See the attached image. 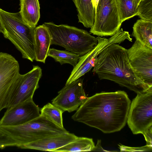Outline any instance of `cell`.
Segmentation results:
<instances>
[{"mask_svg": "<svg viewBox=\"0 0 152 152\" xmlns=\"http://www.w3.org/2000/svg\"><path fill=\"white\" fill-rule=\"evenodd\" d=\"M116 0L122 23L137 15V6L134 0Z\"/></svg>", "mask_w": 152, "mask_h": 152, "instance_id": "obj_20", "label": "cell"}, {"mask_svg": "<svg viewBox=\"0 0 152 152\" xmlns=\"http://www.w3.org/2000/svg\"><path fill=\"white\" fill-rule=\"evenodd\" d=\"M1 33L21 53L31 62L35 60L34 29L22 19L19 12L12 13L0 9Z\"/></svg>", "mask_w": 152, "mask_h": 152, "instance_id": "obj_3", "label": "cell"}, {"mask_svg": "<svg viewBox=\"0 0 152 152\" xmlns=\"http://www.w3.org/2000/svg\"><path fill=\"white\" fill-rule=\"evenodd\" d=\"M77 8L78 22L87 28H91L95 20V10L91 0H72Z\"/></svg>", "mask_w": 152, "mask_h": 152, "instance_id": "obj_16", "label": "cell"}, {"mask_svg": "<svg viewBox=\"0 0 152 152\" xmlns=\"http://www.w3.org/2000/svg\"><path fill=\"white\" fill-rule=\"evenodd\" d=\"M1 33V25H0V33Z\"/></svg>", "mask_w": 152, "mask_h": 152, "instance_id": "obj_28", "label": "cell"}, {"mask_svg": "<svg viewBox=\"0 0 152 152\" xmlns=\"http://www.w3.org/2000/svg\"><path fill=\"white\" fill-rule=\"evenodd\" d=\"M120 151H152V146L146 145L145 146L138 147H127L118 145Z\"/></svg>", "mask_w": 152, "mask_h": 152, "instance_id": "obj_24", "label": "cell"}, {"mask_svg": "<svg viewBox=\"0 0 152 152\" xmlns=\"http://www.w3.org/2000/svg\"><path fill=\"white\" fill-rule=\"evenodd\" d=\"M93 68L92 72L100 80L113 81L137 94L152 89L137 76L128 59L127 49L118 44H112L101 52Z\"/></svg>", "mask_w": 152, "mask_h": 152, "instance_id": "obj_2", "label": "cell"}, {"mask_svg": "<svg viewBox=\"0 0 152 152\" xmlns=\"http://www.w3.org/2000/svg\"><path fill=\"white\" fill-rule=\"evenodd\" d=\"M19 13L23 20L30 27L35 28L40 18L38 0H20Z\"/></svg>", "mask_w": 152, "mask_h": 152, "instance_id": "obj_15", "label": "cell"}, {"mask_svg": "<svg viewBox=\"0 0 152 152\" xmlns=\"http://www.w3.org/2000/svg\"><path fill=\"white\" fill-rule=\"evenodd\" d=\"M92 151H109L104 149L101 145V140H98L97 144Z\"/></svg>", "mask_w": 152, "mask_h": 152, "instance_id": "obj_26", "label": "cell"}, {"mask_svg": "<svg viewBox=\"0 0 152 152\" xmlns=\"http://www.w3.org/2000/svg\"><path fill=\"white\" fill-rule=\"evenodd\" d=\"M42 74V69L37 65H34L26 74H20L15 83L13 97L8 108L33 99L35 90L39 87Z\"/></svg>", "mask_w": 152, "mask_h": 152, "instance_id": "obj_11", "label": "cell"}, {"mask_svg": "<svg viewBox=\"0 0 152 152\" xmlns=\"http://www.w3.org/2000/svg\"></svg>", "mask_w": 152, "mask_h": 152, "instance_id": "obj_29", "label": "cell"}, {"mask_svg": "<svg viewBox=\"0 0 152 152\" xmlns=\"http://www.w3.org/2000/svg\"><path fill=\"white\" fill-rule=\"evenodd\" d=\"M95 11L91 34L101 37L112 36L119 30L122 23L116 0H99Z\"/></svg>", "mask_w": 152, "mask_h": 152, "instance_id": "obj_7", "label": "cell"}, {"mask_svg": "<svg viewBox=\"0 0 152 152\" xmlns=\"http://www.w3.org/2000/svg\"><path fill=\"white\" fill-rule=\"evenodd\" d=\"M137 94L131 102L127 122L133 134L144 135L152 126V89Z\"/></svg>", "mask_w": 152, "mask_h": 152, "instance_id": "obj_6", "label": "cell"}, {"mask_svg": "<svg viewBox=\"0 0 152 152\" xmlns=\"http://www.w3.org/2000/svg\"><path fill=\"white\" fill-rule=\"evenodd\" d=\"M9 146L18 147V144L14 140L0 129V149Z\"/></svg>", "mask_w": 152, "mask_h": 152, "instance_id": "obj_23", "label": "cell"}, {"mask_svg": "<svg viewBox=\"0 0 152 152\" xmlns=\"http://www.w3.org/2000/svg\"><path fill=\"white\" fill-rule=\"evenodd\" d=\"M132 36L142 44L152 48V21L140 19L133 27Z\"/></svg>", "mask_w": 152, "mask_h": 152, "instance_id": "obj_17", "label": "cell"}, {"mask_svg": "<svg viewBox=\"0 0 152 152\" xmlns=\"http://www.w3.org/2000/svg\"><path fill=\"white\" fill-rule=\"evenodd\" d=\"M78 137L69 132L62 134L45 137L21 146L22 149L53 152L75 140Z\"/></svg>", "mask_w": 152, "mask_h": 152, "instance_id": "obj_13", "label": "cell"}, {"mask_svg": "<svg viewBox=\"0 0 152 152\" xmlns=\"http://www.w3.org/2000/svg\"><path fill=\"white\" fill-rule=\"evenodd\" d=\"M0 129L14 140L19 148L45 137L68 132L41 114L25 124L12 126H0Z\"/></svg>", "mask_w": 152, "mask_h": 152, "instance_id": "obj_5", "label": "cell"}, {"mask_svg": "<svg viewBox=\"0 0 152 152\" xmlns=\"http://www.w3.org/2000/svg\"><path fill=\"white\" fill-rule=\"evenodd\" d=\"M48 56L53 58L56 62L61 65L69 64L73 67L77 64L80 56L67 50H61L54 48H50Z\"/></svg>", "mask_w": 152, "mask_h": 152, "instance_id": "obj_19", "label": "cell"}, {"mask_svg": "<svg viewBox=\"0 0 152 152\" xmlns=\"http://www.w3.org/2000/svg\"><path fill=\"white\" fill-rule=\"evenodd\" d=\"M131 103L124 91L102 92L88 97L72 118L104 133H113L125 126Z\"/></svg>", "mask_w": 152, "mask_h": 152, "instance_id": "obj_1", "label": "cell"}, {"mask_svg": "<svg viewBox=\"0 0 152 152\" xmlns=\"http://www.w3.org/2000/svg\"><path fill=\"white\" fill-rule=\"evenodd\" d=\"M128 58L137 76L152 87V48L136 40L127 49Z\"/></svg>", "mask_w": 152, "mask_h": 152, "instance_id": "obj_9", "label": "cell"}, {"mask_svg": "<svg viewBox=\"0 0 152 152\" xmlns=\"http://www.w3.org/2000/svg\"><path fill=\"white\" fill-rule=\"evenodd\" d=\"M83 80L80 78L65 86L52 100V104L63 112L77 110L88 97L83 86Z\"/></svg>", "mask_w": 152, "mask_h": 152, "instance_id": "obj_10", "label": "cell"}, {"mask_svg": "<svg viewBox=\"0 0 152 152\" xmlns=\"http://www.w3.org/2000/svg\"><path fill=\"white\" fill-rule=\"evenodd\" d=\"M40 111L33 99L27 100L7 108L0 120V126H12L25 124L39 117Z\"/></svg>", "mask_w": 152, "mask_h": 152, "instance_id": "obj_12", "label": "cell"}, {"mask_svg": "<svg viewBox=\"0 0 152 152\" xmlns=\"http://www.w3.org/2000/svg\"><path fill=\"white\" fill-rule=\"evenodd\" d=\"M43 25L50 33L51 45L63 47L80 56L90 51L98 43L96 38L85 30L67 25H57L50 22Z\"/></svg>", "mask_w": 152, "mask_h": 152, "instance_id": "obj_4", "label": "cell"}, {"mask_svg": "<svg viewBox=\"0 0 152 152\" xmlns=\"http://www.w3.org/2000/svg\"><path fill=\"white\" fill-rule=\"evenodd\" d=\"M137 10V15L141 19L152 21V0H141Z\"/></svg>", "mask_w": 152, "mask_h": 152, "instance_id": "obj_22", "label": "cell"}, {"mask_svg": "<svg viewBox=\"0 0 152 152\" xmlns=\"http://www.w3.org/2000/svg\"><path fill=\"white\" fill-rule=\"evenodd\" d=\"M99 1V0H91L93 6L94 8L95 11Z\"/></svg>", "mask_w": 152, "mask_h": 152, "instance_id": "obj_27", "label": "cell"}, {"mask_svg": "<svg viewBox=\"0 0 152 152\" xmlns=\"http://www.w3.org/2000/svg\"><path fill=\"white\" fill-rule=\"evenodd\" d=\"M143 135L146 142V145L152 146V126L148 129Z\"/></svg>", "mask_w": 152, "mask_h": 152, "instance_id": "obj_25", "label": "cell"}, {"mask_svg": "<svg viewBox=\"0 0 152 152\" xmlns=\"http://www.w3.org/2000/svg\"><path fill=\"white\" fill-rule=\"evenodd\" d=\"M40 114L45 116L58 126L64 128L62 114L63 112L52 104L48 103L40 110Z\"/></svg>", "mask_w": 152, "mask_h": 152, "instance_id": "obj_21", "label": "cell"}, {"mask_svg": "<svg viewBox=\"0 0 152 152\" xmlns=\"http://www.w3.org/2000/svg\"><path fill=\"white\" fill-rule=\"evenodd\" d=\"M20 74L19 64L15 58L8 53L0 52V113L9 107Z\"/></svg>", "mask_w": 152, "mask_h": 152, "instance_id": "obj_8", "label": "cell"}, {"mask_svg": "<svg viewBox=\"0 0 152 152\" xmlns=\"http://www.w3.org/2000/svg\"><path fill=\"white\" fill-rule=\"evenodd\" d=\"M95 145L92 138L77 137L74 140L53 152L92 151Z\"/></svg>", "mask_w": 152, "mask_h": 152, "instance_id": "obj_18", "label": "cell"}, {"mask_svg": "<svg viewBox=\"0 0 152 152\" xmlns=\"http://www.w3.org/2000/svg\"><path fill=\"white\" fill-rule=\"evenodd\" d=\"M35 60L45 63L50 47L51 38L50 33L43 24L34 29Z\"/></svg>", "mask_w": 152, "mask_h": 152, "instance_id": "obj_14", "label": "cell"}]
</instances>
